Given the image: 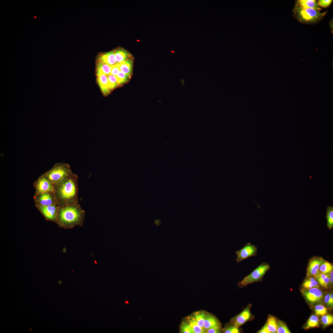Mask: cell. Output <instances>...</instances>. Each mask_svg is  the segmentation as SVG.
<instances>
[{
    "label": "cell",
    "instance_id": "9",
    "mask_svg": "<svg viewBox=\"0 0 333 333\" xmlns=\"http://www.w3.org/2000/svg\"><path fill=\"white\" fill-rule=\"evenodd\" d=\"M36 190L40 194L54 193L55 187L44 175L39 179L36 184Z\"/></svg>",
    "mask_w": 333,
    "mask_h": 333
},
{
    "label": "cell",
    "instance_id": "29",
    "mask_svg": "<svg viewBox=\"0 0 333 333\" xmlns=\"http://www.w3.org/2000/svg\"><path fill=\"white\" fill-rule=\"evenodd\" d=\"M321 322L324 327H326L333 323V317L330 314H325L322 317Z\"/></svg>",
    "mask_w": 333,
    "mask_h": 333
},
{
    "label": "cell",
    "instance_id": "18",
    "mask_svg": "<svg viewBox=\"0 0 333 333\" xmlns=\"http://www.w3.org/2000/svg\"><path fill=\"white\" fill-rule=\"evenodd\" d=\"M265 324L270 333H276L277 321V319L274 317L269 315Z\"/></svg>",
    "mask_w": 333,
    "mask_h": 333
},
{
    "label": "cell",
    "instance_id": "17",
    "mask_svg": "<svg viewBox=\"0 0 333 333\" xmlns=\"http://www.w3.org/2000/svg\"><path fill=\"white\" fill-rule=\"evenodd\" d=\"M112 66L100 61L97 65V74H102L107 76L110 75Z\"/></svg>",
    "mask_w": 333,
    "mask_h": 333
},
{
    "label": "cell",
    "instance_id": "33",
    "mask_svg": "<svg viewBox=\"0 0 333 333\" xmlns=\"http://www.w3.org/2000/svg\"><path fill=\"white\" fill-rule=\"evenodd\" d=\"M107 76L109 88L111 90L115 88L118 84L115 76L111 75Z\"/></svg>",
    "mask_w": 333,
    "mask_h": 333
},
{
    "label": "cell",
    "instance_id": "4",
    "mask_svg": "<svg viewBox=\"0 0 333 333\" xmlns=\"http://www.w3.org/2000/svg\"><path fill=\"white\" fill-rule=\"evenodd\" d=\"M72 172L70 165L65 163H57L46 172L44 176L55 186L58 185L68 177Z\"/></svg>",
    "mask_w": 333,
    "mask_h": 333
},
{
    "label": "cell",
    "instance_id": "20",
    "mask_svg": "<svg viewBox=\"0 0 333 333\" xmlns=\"http://www.w3.org/2000/svg\"><path fill=\"white\" fill-rule=\"evenodd\" d=\"M303 282L302 286L306 289H308L315 287L319 288L318 282L315 278L312 276L308 277Z\"/></svg>",
    "mask_w": 333,
    "mask_h": 333
},
{
    "label": "cell",
    "instance_id": "42",
    "mask_svg": "<svg viewBox=\"0 0 333 333\" xmlns=\"http://www.w3.org/2000/svg\"><path fill=\"white\" fill-rule=\"evenodd\" d=\"M329 276H330V277H333V270H332L330 272V274H329Z\"/></svg>",
    "mask_w": 333,
    "mask_h": 333
},
{
    "label": "cell",
    "instance_id": "24",
    "mask_svg": "<svg viewBox=\"0 0 333 333\" xmlns=\"http://www.w3.org/2000/svg\"><path fill=\"white\" fill-rule=\"evenodd\" d=\"M187 323L193 330L194 333H204L205 331L200 327L195 320L194 317H188L187 318Z\"/></svg>",
    "mask_w": 333,
    "mask_h": 333
},
{
    "label": "cell",
    "instance_id": "12",
    "mask_svg": "<svg viewBox=\"0 0 333 333\" xmlns=\"http://www.w3.org/2000/svg\"><path fill=\"white\" fill-rule=\"evenodd\" d=\"M51 194L46 193L40 194L38 199L39 206H49L58 204L54 193Z\"/></svg>",
    "mask_w": 333,
    "mask_h": 333
},
{
    "label": "cell",
    "instance_id": "38",
    "mask_svg": "<svg viewBox=\"0 0 333 333\" xmlns=\"http://www.w3.org/2000/svg\"><path fill=\"white\" fill-rule=\"evenodd\" d=\"M257 333H270L265 324L258 331Z\"/></svg>",
    "mask_w": 333,
    "mask_h": 333
},
{
    "label": "cell",
    "instance_id": "6",
    "mask_svg": "<svg viewBox=\"0 0 333 333\" xmlns=\"http://www.w3.org/2000/svg\"><path fill=\"white\" fill-rule=\"evenodd\" d=\"M252 307L251 304H249L240 314L232 318L229 323L240 328L247 322L253 320L255 317L251 313Z\"/></svg>",
    "mask_w": 333,
    "mask_h": 333
},
{
    "label": "cell",
    "instance_id": "34",
    "mask_svg": "<svg viewBox=\"0 0 333 333\" xmlns=\"http://www.w3.org/2000/svg\"><path fill=\"white\" fill-rule=\"evenodd\" d=\"M180 331L183 333H194L189 324L186 322H183L180 326Z\"/></svg>",
    "mask_w": 333,
    "mask_h": 333
},
{
    "label": "cell",
    "instance_id": "22",
    "mask_svg": "<svg viewBox=\"0 0 333 333\" xmlns=\"http://www.w3.org/2000/svg\"><path fill=\"white\" fill-rule=\"evenodd\" d=\"M330 278L329 274L320 273L315 278L321 286L324 288H327L329 286Z\"/></svg>",
    "mask_w": 333,
    "mask_h": 333
},
{
    "label": "cell",
    "instance_id": "10",
    "mask_svg": "<svg viewBox=\"0 0 333 333\" xmlns=\"http://www.w3.org/2000/svg\"><path fill=\"white\" fill-rule=\"evenodd\" d=\"M60 206L58 204H56L49 206H39V208L46 218L51 220H57Z\"/></svg>",
    "mask_w": 333,
    "mask_h": 333
},
{
    "label": "cell",
    "instance_id": "37",
    "mask_svg": "<svg viewBox=\"0 0 333 333\" xmlns=\"http://www.w3.org/2000/svg\"><path fill=\"white\" fill-rule=\"evenodd\" d=\"M332 1L331 0H320L318 2L320 6L327 7L331 4Z\"/></svg>",
    "mask_w": 333,
    "mask_h": 333
},
{
    "label": "cell",
    "instance_id": "30",
    "mask_svg": "<svg viewBox=\"0 0 333 333\" xmlns=\"http://www.w3.org/2000/svg\"><path fill=\"white\" fill-rule=\"evenodd\" d=\"M240 328L237 327L230 323L227 324L223 330L224 333H239L241 332Z\"/></svg>",
    "mask_w": 333,
    "mask_h": 333
},
{
    "label": "cell",
    "instance_id": "3",
    "mask_svg": "<svg viewBox=\"0 0 333 333\" xmlns=\"http://www.w3.org/2000/svg\"><path fill=\"white\" fill-rule=\"evenodd\" d=\"M293 12L295 18L299 22L313 24L320 21L327 12H321L317 10L304 8L295 5Z\"/></svg>",
    "mask_w": 333,
    "mask_h": 333
},
{
    "label": "cell",
    "instance_id": "39",
    "mask_svg": "<svg viewBox=\"0 0 333 333\" xmlns=\"http://www.w3.org/2000/svg\"><path fill=\"white\" fill-rule=\"evenodd\" d=\"M331 294H327L324 297V301L326 305L328 306H329V300Z\"/></svg>",
    "mask_w": 333,
    "mask_h": 333
},
{
    "label": "cell",
    "instance_id": "31",
    "mask_svg": "<svg viewBox=\"0 0 333 333\" xmlns=\"http://www.w3.org/2000/svg\"><path fill=\"white\" fill-rule=\"evenodd\" d=\"M314 311L316 315L323 316L327 313V309L323 305L319 304L315 306Z\"/></svg>",
    "mask_w": 333,
    "mask_h": 333
},
{
    "label": "cell",
    "instance_id": "11",
    "mask_svg": "<svg viewBox=\"0 0 333 333\" xmlns=\"http://www.w3.org/2000/svg\"><path fill=\"white\" fill-rule=\"evenodd\" d=\"M324 260L321 257H316L310 261L307 270V276H313L315 278L320 273L319 267Z\"/></svg>",
    "mask_w": 333,
    "mask_h": 333
},
{
    "label": "cell",
    "instance_id": "13",
    "mask_svg": "<svg viewBox=\"0 0 333 333\" xmlns=\"http://www.w3.org/2000/svg\"><path fill=\"white\" fill-rule=\"evenodd\" d=\"M204 326L205 331L214 327H221V325L218 319L215 317L212 314H205Z\"/></svg>",
    "mask_w": 333,
    "mask_h": 333
},
{
    "label": "cell",
    "instance_id": "28",
    "mask_svg": "<svg viewBox=\"0 0 333 333\" xmlns=\"http://www.w3.org/2000/svg\"><path fill=\"white\" fill-rule=\"evenodd\" d=\"M277 333H290V331L286 324L283 322L277 319Z\"/></svg>",
    "mask_w": 333,
    "mask_h": 333
},
{
    "label": "cell",
    "instance_id": "23",
    "mask_svg": "<svg viewBox=\"0 0 333 333\" xmlns=\"http://www.w3.org/2000/svg\"><path fill=\"white\" fill-rule=\"evenodd\" d=\"M327 226L329 229L333 228V206H328L326 209Z\"/></svg>",
    "mask_w": 333,
    "mask_h": 333
},
{
    "label": "cell",
    "instance_id": "32",
    "mask_svg": "<svg viewBox=\"0 0 333 333\" xmlns=\"http://www.w3.org/2000/svg\"><path fill=\"white\" fill-rule=\"evenodd\" d=\"M115 76L118 84L125 82L128 80L129 77L128 76L121 71L119 72Z\"/></svg>",
    "mask_w": 333,
    "mask_h": 333
},
{
    "label": "cell",
    "instance_id": "25",
    "mask_svg": "<svg viewBox=\"0 0 333 333\" xmlns=\"http://www.w3.org/2000/svg\"><path fill=\"white\" fill-rule=\"evenodd\" d=\"M333 269L332 265L329 262L324 260L320 265L319 270L320 273L328 274L333 270Z\"/></svg>",
    "mask_w": 333,
    "mask_h": 333
},
{
    "label": "cell",
    "instance_id": "1",
    "mask_svg": "<svg viewBox=\"0 0 333 333\" xmlns=\"http://www.w3.org/2000/svg\"><path fill=\"white\" fill-rule=\"evenodd\" d=\"M84 218L85 212L78 202L60 206L57 221L60 226L71 228L82 226Z\"/></svg>",
    "mask_w": 333,
    "mask_h": 333
},
{
    "label": "cell",
    "instance_id": "15",
    "mask_svg": "<svg viewBox=\"0 0 333 333\" xmlns=\"http://www.w3.org/2000/svg\"><path fill=\"white\" fill-rule=\"evenodd\" d=\"M97 76L98 82L101 90L105 94H108L109 92L110 89L107 75L101 74H97Z\"/></svg>",
    "mask_w": 333,
    "mask_h": 333
},
{
    "label": "cell",
    "instance_id": "19",
    "mask_svg": "<svg viewBox=\"0 0 333 333\" xmlns=\"http://www.w3.org/2000/svg\"><path fill=\"white\" fill-rule=\"evenodd\" d=\"M120 71L130 76L132 73V64L130 60H125L118 64Z\"/></svg>",
    "mask_w": 333,
    "mask_h": 333
},
{
    "label": "cell",
    "instance_id": "27",
    "mask_svg": "<svg viewBox=\"0 0 333 333\" xmlns=\"http://www.w3.org/2000/svg\"><path fill=\"white\" fill-rule=\"evenodd\" d=\"M205 314L203 312H196L195 313L194 317L198 325L204 330V323Z\"/></svg>",
    "mask_w": 333,
    "mask_h": 333
},
{
    "label": "cell",
    "instance_id": "40",
    "mask_svg": "<svg viewBox=\"0 0 333 333\" xmlns=\"http://www.w3.org/2000/svg\"><path fill=\"white\" fill-rule=\"evenodd\" d=\"M333 306V294L331 293L330 297L329 300V307L332 308Z\"/></svg>",
    "mask_w": 333,
    "mask_h": 333
},
{
    "label": "cell",
    "instance_id": "43",
    "mask_svg": "<svg viewBox=\"0 0 333 333\" xmlns=\"http://www.w3.org/2000/svg\"><path fill=\"white\" fill-rule=\"evenodd\" d=\"M125 303L126 304H128L129 303V302L128 301H125Z\"/></svg>",
    "mask_w": 333,
    "mask_h": 333
},
{
    "label": "cell",
    "instance_id": "16",
    "mask_svg": "<svg viewBox=\"0 0 333 333\" xmlns=\"http://www.w3.org/2000/svg\"><path fill=\"white\" fill-rule=\"evenodd\" d=\"M100 61L113 65L117 64L114 52H110L103 54L101 56Z\"/></svg>",
    "mask_w": 333,
    "mask_h": 333
},
{
    "label": "cell",
    "instance_id": "41",
    "mask_svg": "<svg viewBox=\"0 0 333 333\" xmlns=\"http://www.w3.org/2000/svg\"><path fill=\"white\" fill-rule=\"evenodd\" d=\"M333 277H330V279H329V285H331L333 283Z\"/></svg>",
    "mask_w": 333,
    "mask_h": 333
},
{
    "label": "cell",
    "instance_id": "26",
    "mask_svg": "<svg viewBox=\"0 0 333 333\" xmlns=\"http://www.w3.org/2000/svg\"><path fill=\"white\" fill-rule=\"evenodd\" d=\"M117 64H120L125 60L128 56L125 51L119 50L114 52Z\"/></svg>",
    "mask_w": 333,
    "mask_h": 333
},
{
    "label": "cell",
    "instance_id": "21",
    "mask_svg": "<svg viewBox=\"0 0 333 333\" xmlns=\"http://www.w3.org/2000/svg\"><path fill=\"white\" fill-rule=\"evenodd\" d=\"M319 324V320L318 317L316 315H311L307 321L304 328L308 329L312 328L318 327Z\"/></svg>",
    "mask_w": 333,
    "mask_h": 333
},
{
    "label": "cell",
    "instance_id": "35",
    "mask_svg": "<svg viewBox=\"0 0 333 333\" xmlns=\"http://www.w3.org/2000/svg\"><path fill=\"white\" fill-rule=\"evenodd\" d=\"M120 71L119 64H117L112 66L111 74L116 76Z\"/></svg>",
    "mask_w": 333,
    "mask_h": 333
},
{
    "label": "cell",
    "instance_id": "7",
    "mask_svg": "<svg viewBox=\"0 0 333 333\" xmlns=\"http://www.w3.org/2000/svg\"><path fill=\"white\" fill-rule=\"evenodd\" d=\"M257 246L248 242L242 248L236 252V261L239 263L249 257L255 256L257 254Z\"/></svg>",
    "mask_w": 333,
    "mask_h": 333
},
{
    "label": "cell",
    "instance_id": "14",
    "mask_svg": "<svg viewBox=\"0 0 333 333\" xmlns=\"http://www.w3.org/2000/svg\"><path fill=\"white\" fill-rule=\"evenodd\" d=\"M296 5L306 8H312L320 11L321 8L318 2L315 0H298L296 1Z\"/></svg>",
    "mask_w": 333,
    "mask_h": 333
},
{
    "label": "cell",
    "instance_id": "2",
    "mask_svg": "<svg viewBox=\"0 0 333 333\" xmlns=\"http://www.w3.org/2000/svg\"><path fill=\"white\" fill-rule=\"evenodd\" d=\"M78 177L72 173L55 187L54 195L60 206L78 202Z\"/></svg>",
    "mask_w": 333,
    "mask_h": 333
},
{
    "label": "cell",
    "instance_id": "5",
    "mask_svg": "<svg viewBox=\"0 0 333 333\" xmlns=\"http://www.w3.org/2000/svg\"><path fill=\"white\" fill-rule=\"evenodd\" d=\"M270 268L269 265L265 262L260 264L249 274L238 283L239 288H243L249 284L261 282L266 273Z\"/></svg>",
    "mask_w": 333,
    "mask_h": 333
},
{
    "label": "cell",
    "instance_id": "36",
    "mask_svg": "<svg viewBox=\"0 0 333 333\" xmlns=\"http://www.w3.org/2000/svg\"><path fill=\"white\" fill-rule=\"evenodd\" d=\"M221 327H216L205 330V332L207 333H219L221 332Z\"/></svg>",
    "mask_w": 333,
    "mask_h": 333
},
{
    "label": "cell",
    "instance_id": "8",
    "mask_svg": "<svg viewBox=\"0 0 333 333\" xmlns=\"http://www.w3.org/2000/svg\"><path fill=\"white\" fill-rule=\"evenodd\" d=\"M302 292L307 301L311 303L321 301L323 296V292L317 288L302 290Z\"/></svg>",
    "mask_w": 333,
    "mask_h": 333
}]
</instances>
